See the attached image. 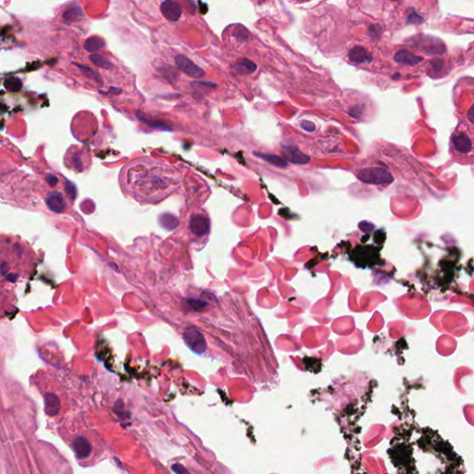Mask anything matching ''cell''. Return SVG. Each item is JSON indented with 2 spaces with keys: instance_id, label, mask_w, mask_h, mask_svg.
Segmentation results:
<instances>
[{
  "instance_id": "obj_32",
  "label": "cell",
  "mask_w": 474,
  "mask_h": 474,
  "mask_svg": "<svg viewBox=\"0 0 474 474\" xmlns=\"http://www.w3.org/2000/svg\"><path fill=\"white\" fill-rule=\"evenodd\" d=\"M293 2L295 3H303V2H307V1H310V0H291Z\"/></svg>"
},
{
  "instance_id": "obj_17",
  "label": "cell",
  "mask_w": 474,
  "mask_h": 474,
  "mask_svg": "<svg viewBox=\"0 0 474 474\" xmlns=\"http://www.w3.org/2000/svg\"><path fill=\"white\" fill-rule=\"evenodd\" d=\"M83 47L87 52L94 53L105 47V41L101 39L100 37H92L84 42Z\"/></svg>"
},
{
  "instance_id": "obj_1",
  "label": "cell",
  "mask_w": 474,
  "mask_h": 474,
  "mask_svg": "<svg viewBox=\"0 0 474 474\" xmlns=\"http://www.w3.org/2000/svg\"><path fill=\"white\" fill-rule=\"evenodd\" d=\"M356 177L364 183L374 185L390 183L394 180L391 174L383 168H365L357 173Z\"/></svg>"
},
{
  "instance_id": "obj_19",
  "label": "cell",
  "mask_w": 474,
  "mask_h": 474,
  "mask_svg": "<svg viewBox=\"0 0 474 474\" xmlns=\"http://www.w3.org/2000/svg\"><path fill=\"white\" fill-rule=\"evenodd\" d=\"M4 87L10 92H19L22 88V82L18 77L12 76L5 80Z\"/></svg>"
},
{
  "instance_id": "obj_24",
  "label": "cell",
  "mask_w": 474,
  "mask_h": 474,
  "mask_svg": "<svg viewBox=\"0 0 474 474\" xmlns=\"http://www.w3.org/2000/svg\"><path fill=\"white\" fill-rule=\"evenodd\" d=\"M300 126L303 130H305L307 132H310V133L314 132L315 129H316L315 124L312 121H310V120H302L300 122Z\"/></svg>"
},
{
  "instance_id": "obj_20",
  "label": "cell",
  "mask_w": 474,
  "mask_h": 474,
  "mask_svg": "<svg viewBox=\"0 0 474 474\" xmlns=\"http://www.w3.org/2000/svg\"><path fill=\"white\" fill-rule=\"evenodd\" d=\"M89 59L97 67L101 68V69L108 70V69L111 68V62H110V60L107 58H105L103 56L99 55V54H92L89 57Z\"/></svg>"
},
{
  "instance_id": "obj_3",
  "label": "cell",
  "mask_w": 474,
  "mask_h": 474,
  "mask_svg": "<svg viewBox=\"0 0 474 474\" xmlns=\"http://www.w3.org/2000/svg\"><path fill=\"white\" fill-rule=\"evenodd\" d=\"M174 61L180 71H182V73H185L186 75L190 76L192 78L198 79L205 75V72L201 69L200 67L196 65L185 56H175Z\"/></svg>"
},
{
  "instance_id": "obj_5",
  "label": "cell",
  "mask_w": 474,
  "mask_h": 474,
  "mask_svg": "<svg viewBox=\"0 0 474 474\" xmlns=\"http://www.w3.org/2000/svg\"><path fill=\"white\" fill-rule=\"evenodd\" d=\"M282 151L286 160L294 164H308L310 161V156L305 155L303 152H301L297 146L285 145L282 146Z\"/></svg>"
},
{
  "instance_id": "obj_26",
  "label": "cell",
  "mask_w": 474,
  "mask_h": 474,
  "mask_svg": "<svg viewBox=\"0 0 474 474\" xmlns=\"http://www.w3.org/2000/svg\"><path fill=\"white\" fill-rule=\"evenodd\" d=\"M378 32L380 33V32H381V29L378 27L377 25H373L372 27L370 28V31H369V33H370L371 37H373L374 38V37H378L379 36H380L379 34H377Z\"/></svg>"
},
{
  "instance_id": "obj_10",
  "label": "cell",
  "mask_w": 474,
  "mask_h": 474,
  "mask_svg": "<svg viewBox=\"0 0 474 474\" xmlns=\"http://www.w3.org/2000/svg\"><path fill=\"white\" fill-rule=\"evenodd\" d=\"M452 142L454 144L455 148L460 153L468 154L471 152L473 148L471 138L468 135H466L462 132H458L457 134L454 135L452 137Z\"/></svg>"
},
{
  "instance_id": "obj_25",
  "label": "cell",
  "mask_w": 474,
  "mask_h": 474,
  "mask_svg": "<svg viewBox=\"0 0 474 474\" xmlns=\"http://www.w3.org/2000/svg\"><path fill=\"white\" fill-rule=\"evenodd\" d=\"M172 470H173V472L175 473V474H187L188 473L182 465H179V464H174V465H173Z\"/></svg>"
},
{
  "instance_id": "obj_13",
  "label": "cell",
  "mask_w": 474,
  "mask_h": 474,
  "mask_svg": "<svg viewBox=\"0 0 474 474\" xmlns=\"http://www.w3.org/2000/svg\"><path fill=\"white\" fill-rule=\"evenodd\" d=\"M349 59L357 64L365 63L372 61V56L362 46H355L348 53Z\"/></svg>"
},
{
  "instance_id": "obj_9",
  "label": "cell",
  "mask_w": 474,
  "mask_h": 474,
  "mask_svg": "<svg viewBox=\"0 0 474 474\" xmlns=\"http://www.w3.org/2000/svg\"><path fill=\"white\" fill-rule=\"evenodd\" d=\"M46 204L47 208L55 213H61L66 208L63 196L59 192L49 193L46 197Z\"/></svg>"
},
{
  "instance_id": "obj_14",
  "label": "cell",
  "mask_w": 474,
  "mask_h": 474,
  "mask_svg": "<svg viewBox=\"0 0 474 474\" xmlns=\"http://www.w3.org/2000/svg\"><path fill=\"white\" fill-rule=\"evenodd\" d=\"M83 15V10L79 5H73L65 9L62 14L64 21L67 23H73L82 18Z\"/></svg>"
},
{
  "instance_id": "obj_21",
  "label": "cell",
  "mask_w": 474,
  "mask_h": 474,
  "mask_svg": "<svg viewBox=\"0 0 474 474\" xmlns=\"http://www.w3.org/2000/svg\"><path fill=\"white\" fill-rule=\"evenodd\" d=\"M74 65H76L81 71L82 73H83V75H85L86 77L90 78L92 80H95L97 82H102V79H101L100 75L97 72H95L93 69H91L90 67L88 66H85V65H82V64L79 63H74Z\"/></svg>"
},
{
  "instance_id": "obj_27",
  "label": "cell",
  "mask_w": 474,
  "mask_h": 474,
  "mask_svg": "<svg viewBox=\"0 0 474 474\" xmlns=\"http://www.w3.org/2000/svg\"><path fill=\"white\" fill-rule=\"evenodd\" d=\"M46 182L50 186H55L56 184L59 182V179L56 177L55 175H49L46 177Z\"/></svg>"
},
{
  "instance_id": "obj_29",
  "label": "cell",
  "mask_w": 474,
  "mask_h": 474,
  "mask_svg": "<svg viewBox=\"0 0 474 474\" xmlns=\"http://www.w3.org/2000/svg\"><path fill=\"white\" fill-rule=\"evenodd\" d=\"M9 271V266L6 264V263H2L1 265V272H2V274L3 275H6V273Z\"/></svg>"
},
{
  "instance_id": "obj_12",
  "label": "cell",
  "mask_w": 474,
  "mask_h": 474,
  "mask_svg": "<svg viewBox=\"0 0 474 474\" xmlns=\"http://www.w3.org/2000/svg\"><path fill=\"white\" fill-rule=\"evenodd\" d=\"M395 61L397 63L405 64L409 66H415L423 60L422 57L414 55L408 50H400L395 55Z\"/></svg>"
},
{
  "instance_id": "obj_23",
  "label": "cell",
  "mask_w": 474,
  "mask_h": 474,
  "mask_svg": "<svg viewBox=\"0 0 474 474\" xmlns=\"http://www.w3.org/2000/svg\"><path fill=\"white\" fill-rule=\"evenodd\" d=\"M423 21V18H421L419 14L415 11H412L408 16V23L412 24H420Z\"/></svg>"
},
{
  "instance_id": "obj_31",
  "label": "cell",
  "mask_w": 474,
  "mask_h": 474,
  "mask_svg": "<svg viewBox=\"0 0 474 474\" xmlns=\"http://www.w3.org/2000/svg\"><path fill=\"white\" fill-rule=\"evenodd\" d=\"M110 91L111 94H114V95H118L119 94L121 90L119 88H115V87H110Z\"/></svg>"
},
{
  "instance_id": "obj_15",
  "label": "cell",
  "mask_w": 474,
  "mask_h": 474,
  "mask_svg": "<svg viewBox=\"0 0 474 474\" xmlns=\"http://www.w3.org/2000/svg\"><path fill=\"white\" fill-rule=\"evenodd\" d=\"M254 155L270 164L274 165L279 168H286L288 167V163L286 159H284L281 156L274 155V154H266V153H258L255 152Z\"/></svg>"
},
{
  "instance_id": "obj_28",
  "label": "cell",
  "mask_w": 474,
  "mask_h": 474,
  "mask_svg": "<svg viewBox=\"0 0 474 474\" xmlns=\"http://www.w3.org/2000/svg\"><path fill=\"white\" fill-rule=\"evenodd\" d=\"M6 279H7L8 281H9V282H11V283H14V282H16V281H17V279H18V275L14 274H8V275L6 276Z\"/></svg>"
},
{
  "instance_id": "obj_11",
  "label": "cell",
  "mask_w": 474,
  "mask_h": 474,
  "mask_svg": "<svg viewBox=\"0 0 474 474\" xmlns=\"http://www.w3.org/2000/svg\"><path fill=\"white\" fill-rule=\"evenodd\" d=\"M45 412L49 417L55 416L60 410V400L54 393H46L44 395Z\"/></svg>"
},
{
  "instance_id": "obj_33",
  "label": "cell",
  "mask_w": 474,
  "mask_h": 474,
  "mask_svg": "<svg viewBox=\"0 0 474 474\" xmlns=\"http://www.w3.org/2000/svg\"><path fill=\"white\" fill-rule=\"evenodd\" d=\"M393 1H396V0H393Z\"/></svg>"
},
{
  "instance_id": "obj_18",
  "label": "cell",
  "mask_w": 474,
  "mask_h": 474,
  "mask_svg": "<svg viewBox=\"0 0 474 474\" xmlns=\"http://www.w3.org/2000/svg\"><path fill=\"white\" fill-rule=\"evenodd\" d=\"M236 70L241 74H250L253 73L257 70V66L254 62H252L249 59H244L240 60L238 63L235 66Z\"/></svg>"
},
{
  "instance_id": "obj_22",
  "label": "cell",
  "mask_w": 474,
  "mask_h": 474,
  "mask_svg": "<svg viewBox=\"0 0 474 474\" xmlns=\"http://www.w3.org/2000/svg\"><path fill=\"white\" fill-rule=\"evenodd\" d=\"M65 190H66V193H67L69 198L71 200H74L76 196H77V190H76V187L73 182H71L70 181H67L65 182Z\"/></svg>"
},
{
  "instance_id": "obj_2",
  "label": "cell",
  "mask_w": 474,
  "mask_h": 474,
  "mask_svg": "<svg viewBox=\"0 0 474 474\" xmlns=\"http://www.w3.org/2000/svg\"><path fill=\"white\" fill-rule=\"evenodd\" d=\"M414 44L419 50L431 54H444L446 52V46L438 38L433 37H417L414 38Z\"/></svg>"
},
{
  "instance_id": "obj_6",
  "label": "cell",
  "mask_w": 474,
  "mask_h": 474,
  "mask_svg": "<svg viewBox=\"0 0 474 474\" xmlns=\"http://www.w3.org/2000/svg\"><path fill=\"white\" fill-rule=\"evenodd\" d=\"M72 448L76 458L79 460H84L88 458L91 455L92 450H93L91 443L86 438L82 436H78L73 439L72 442Z\"/></svg>"
},
{
  "instance_id": "obj_16",
  "label": "cell",
  "mask_w": 474,
  "mask_h": 474,
  "mask_svg": "<svg viewBox=\"0 0 474 474\" xmlns=\"http://www.w3.org/2000/svg\"><path fill=\"white\" fill-rule=\"evenodd\" d=\"M159 224L167 231H174L179 225V219L171 213H163L159 216Z\"/></svg>"
},
{
  "instance_id": "obj_7",
  "label": "cell",
  "mask_w": 474,
  "mask_h": 474,
  "mask_svg": "<svg viewBox=\"0 0 474 474\" xmlns=\"http://www.w3.org/2000/svg\"><path fill=\"white\" fill-rule=\"evenodd\" d=\"M183 339L187 347H190L196 353L200 354L204 352L206 344L204 338L202 337L200 333L196 330H189L183 333Z\"/></svg>"
},
{
  "instance_id": "obj_30",
  "label": "cell",
  "mask_w": 474,
  "mask_h": 474,
  "mask_svg": "<svg viewBox=\"0 0 474 474\" xmlns=\"http://www.w3.org/2000/svg\"><path fill=\"white\" fill-rule=\"evenodd\" d=\"M469 118H470V119L472 121H474V105L472 107V109L470 110V111H469Z\"/></svg>"
},
{
  "instance_id": "obj_8",
  "label": "cell",
  "mask_w": 474,
  "mask_h": 474,
  "mask_svg": "<svg viewBox=\"0 0 474 474\" xmlns=\"http://www.w3.org/2000/svg\"><path fill=\"white\" fill-rule=\"evenodd\" d=\"M160 10L169 21H177L182 15L181 5L174 0H164L160 5Z\"/></svg>"
},
{
  "instance_id": "obj_4",
  "label": "cell",
  "mask_w": 474,
  "mask_h": 474,
  "mask_svg": "<svg viewBox=\"0 0 474 474\" xmlns=\"http://www.w3.org/2000/svg\"><path fill=\"white\" fill-rule=\"evenodd\" d=\"M189 228L194 236L198 237H205L210 233V219L202 214L193 215L189 222Z\"/></svg>"
}]
</instances>
